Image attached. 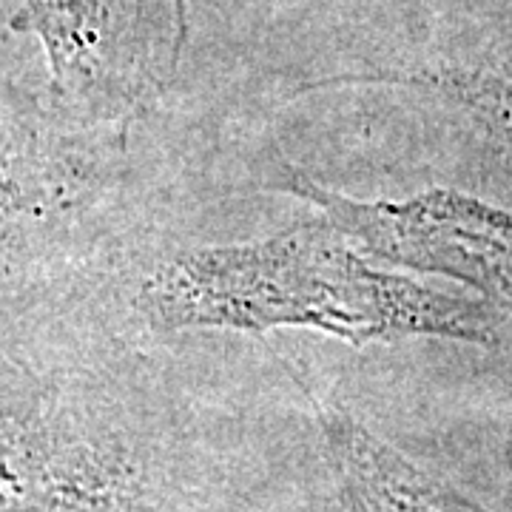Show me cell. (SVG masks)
Instances as JSON below:
<instances>
[{
	"instance_id": "obj_1",
	"label": "cell",
	"mask_w": 512,
	"mask_h": 512,
	"mask_svg": "<svg viewBox=\"0 0 512 512\" xmlns=\"http://www.w3.org/2000/svg\"><path fill=\"white\" fill-rule=\"evenodd\" d=\"M137 311L160 330L308 328L356 348L413 336H495L481 305L376 268L325 214L259 242L171 256L140 285Z\"/></svg>"
},
{
	"instance_id": "obj_2",
	"label": "cell",
	"mask_w": 512,
	"mask_h": 512,
	"mask_svg": "<svg viewBox=\"0 0 512 512\" xmlns=\"http://www.w3.org/2000/svg\"><path fill=\"white\" fill-rule=\"evenodd\" d=\"M285 174V191L319 208L370 256L416 271L458 276L512 302V214L507 211L447 191L402 202H359L302 171L288 168Z\"/></svg>"
},
{
	"instance_id": "obj_3",
	"label": "cell",
	"mask_w": 512,
	"mask_h": 512,
	"mask_svg": "<svg viewBox=\"0 0 512 512\" xmlns=\"http://www.w3.org/2000/svg\"><path fill=\"white\" fill-rule=\"evenodd\" d=\"M0 512H137L134 473L43 399L0 402Z\"/></svg>"
},
{
	"instance_id": "obj_4",
	"label": "cell",
	"mask_w": 512,
	"mask_h": 512,
	"mask_svg": "<svg viewBox=\"0 0 512 512\" xmlns=\"http://www.w3.org/2000/svg\"><path fill=\"white\" fill-rule=\"evenodd\" d=\"M72 123L0 114V296L69 228L92 194V157Z\"/></svg>"
},
{
	"instance_id": "obj_5",
	"label": "cell",
	"mask_w": 512,
	"mask_h": 512,
	"mask_svg": "<svg viewBox=\"0 0 512 512\" xmlns=\"http://www.w3.org/2000/svg\"><path fill=\"white\" fill-rule=\"evenodd\" d=\"M325 436L356 512H484L424 476L345 413H325Z\"/></svg>"
},
{
	"instance_id": "obj_6",
	"label": "cell",
	"mask_w": 512,
	"mask_h": 512,
	"mask_svg": "<svg viewBox=\"0 0 512 512\" xmlns=\"http://www.w3.org/2000/svg\"><path fill=\"white\" fill-rule=\"evenodd\" d=\"M373 83H404L421 86L456 100L501 148L512 154V69L501 72H447L404 74V77H367Z\"/></svg>"
}]
</instances>
